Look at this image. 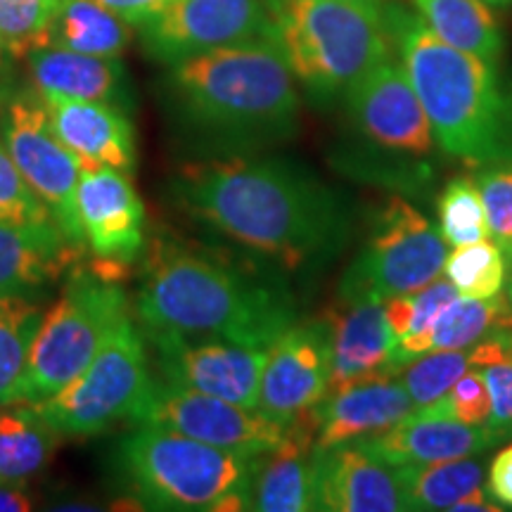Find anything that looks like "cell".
<instances>
[{"mask_svg": "<svg viewBox=\"0 0 512 512\" xmlns=\"http://www.w3.org/2000/svg\"><path fill=\"white\" fill-rule=\"evenodd\" d=\"M273 41L240 43L169 64L164 105L190 143L249 150L297 131L299 93Z\"/></svg>", "mask_w": 512, "mask_h": 512, "instance_id": "7a4b0ae2", "label": "cell"}, {"mask_svg": "<svg viewBox=\"0 0 512 512\" xmlns=\"http://www.w3.org/2000/svg\"><path fill=\"white\" fill-rule=\"evenodd\" d=\"M131 38V24L98 0H60L50 24V46L83 55L121 57Z\"/></svg>", "mask_w": 512, "mask_h": 512, "instance_id": "83f0119b", "label": "cell"}, {"mask_svg": "<svg viewBox=\"0 0 512 512\" xmlns=\"http://www.w3.org/2000/svg\"><path fill=\"white\" fill-rule=\"evenodd\" d=\"M133 309L143 332L221 337L254 349H268L294 323L283 287L171 240H157L147 254Z\"/></svg>", "mask_w": 512, "mask_h": 512, "instance_id": "3957f363", "label": "cell"}, {"mask_svg": "<svg viewBox=\"0 0 512 512\" xmlns=\"http://www.w3.org/2000/svg\"><path fill=\"white\" fill-rule=\"evenodd\" d=\"M57 434L36 403L12 401L0 406V482L27 484L46 470Z\"/></svg>", "mask_w": 512, "mask_h": 512, "instance_id": "484cf974", "label": "cell"}, {"mask_svg": "<svg viewBox=\"0 0 512 512\" xmlns=\"http://www.w3.org/2000/svg\"><path fill=\"white\" fill-rule=\"evenodd\" d=\"M128 313V294L117 278L105 275L95 264L72 268L31 344L19 401L41 403L60 392L93 361Z\"/></svg>", "mask_w": 512, "mask_h": 512, "instance_id": "52a82bcc", "label": "cell"}, {"mask_svg": "<svg viewBox=\"0 0 512 512\" xmlns=\"http://www.w3.org/2000/svg\"><path fill=\"white\" fill-rule=\"evenodd\" d=\"M503 330H512V304L503 292L486 299H453L425 332H415L394 344L387 377L401 373V368L430 351L475 347L477 342Z\"/></svg>", "mask_w": 512, "mask_h": 512, "instance_id": "d4e9b609", "label": "cell"}, {"mask_svg": "<svg viewBox=\"0 0 512 512\" xmlns=\"http://www.w3.org/2000/svg\"><path fill=\"white\" fill-rule=\"evenodd\" d=\"M12 62H15V57L8 53L3 38H0V102L15 91V83H12Z\"/></svg>", "mask_w": 512, "mask_h": 512, "instance_id": "7bdbcfd3", "label": "cell"}, {"mask_svg": "<svg viewBox=\"0 0 512 512\" xmlns=\"http://www.w3.org/2000/svg\"><path fill=\"white\" fill-rule=\"evenodd\" d=\"M458 297L460 294L451 285V280L437 278L418 292L387 299L384 316H387L389 330L394 335V344L403 337L415 335V332H425L441 316V311Z\"/></svg>", "mask_w": 512, "mask_h": 512, "instance_id": "e575fe53", "label": "cell"}, {"mask_svg": "<svg viewBox=\"0 0 512 512\" xmlns=\"http://www.w3.org/2000/svg\"><path fill=\"white\" fill-rule=\"evenodd\" d=\"M505 335H508V347H510V354H512V330H505Z\"/></svg>", "mask_w": 512, "mask_h": 512, "instance_id": "f6af8a7d", "label": "cell"}, {"mask_svg": "<svg viewBox=\"0 0 512 512\" xmlns=\"http://www.w3.org/2000/svg\"><path fill=\"white\" fill-rule=\"evenodd\" d=\"M41 98L55 136L79 162L112 166L124 174L136 169V131L128 112L62 93H41Z\"/></svg>", "mask_w": 512, "mask_h": 512, "instance_id": "ac0fdd59", "label": "cell"}, {"mask_svg": "<svg viewBox=\"0 0 512 512\" xmlns=\"http://www.w3.org/2000/svg\"><path fill=\"white\" fill-rule=\"evenodd\" d=\"M138 29L145 55L162 64L240 43H275L273 0H176Z\"/></svg>", "mask_w": 512, "mask_h": 512, "instance_id": "8fae6325", "label": "cell"}, {"mask_svg": "<svg viewBox=\"0 0 512 512\" xmlns=\"http://www.w3.org/2000/svg\"><path fill=\"white\" fill-rule=\"evenodd\" d=\"M136 425H155L181 432L204 444L228 451L266 456L283 444L290 422L219 396L192 392L155 380L152 394L140 411Z\"/></svg>", "mask_w": 512, "mask_h": 512, "instance_id": "7c38bea8", "label": "cell"}, {"mask_svg": "<svg viewBox=\"0 0 512 512\" xmlns=\"http://www.w3.org/2000/svg\"><path fill=\"white\" fill-rule=\"evenodd\" d=\"M486 491L503 510H512V444L501 448L491 460Z\"/></svg>", "mask_w": 512, "mask_h": 512, "instance_id": "60d3db41", "label": "cell"}, {"mask_svg": "<svg viewBox=\"0 0 512 512\" xmlns=\"http://www.w3.org/2000/svg\"><path fill=\"white\" fill-rule=\"evenodd\" d=\"M427 408L446 415V418L463 422V425H486V420H489L491 415V394L489 387H486V377L482 373V368L467 370L444 396H439V399L430 403Z\"/></svg>", "mask_w": 512, "mask_h": 512, "instance_id": "74e56055", "label": "cell"}, {"mask_svg": "<svg viewBox=\"0 0 512 512\" xmlns=\"http://www.w3.org/2000/svg\"><path fill=\"white\" fill-rule=\"evenodd\" d=\"M387 465H430L441 460L470 458L498 439L486 427H472L446 418L432 408H415L380 434L358 439Z\"/></svg>", "mask_w": 512, "mask_h": 512, "instance_id": "ffe728a7", "label": "cell"}, {"mask_svg": "<svg viewBox=\"0 0 512 512\" xmlns=\"http://www.w3.org/2000/svg\"><path fill=\"white\" fill-rule=\"evenodd\" d=\"M406 510H451L460 498L484 486L477 460L456 458L430 465H394Z\"/></svg>", "mask_w": 512, "mask_h": 512, "instance_id": "f1b7e54d", "label": "cell"}, {"mask_svg": "<svg viewBox=\"0 0 512 512\" xmlns=\"http://www.w3.org/2000/svg\"><path fill=\"white\" fill-rule=\"evenodd\" d=\"M0 221L8 223H43L53 221L46 204L36 197L12 162L8 145L0 136Z\"/></svg>", "mask_w": 512, "mask_h": 512, "instance_id": "8d00e7d4", "label": "cell"}, {"mask_svg": "<svg viewBox=\"0 0 512 512\" xmlns=\"http://www.w3.org/2000/svg\"><path fill=\"white\" fill-rule=\"evenodd\" d=\"M384 22L441 150L470 164L510 159L508 102L494 64L448 46L401 3H384Z\"/></svg>", "mask_w": 512, "mask_h": 512, "instance_id": "277c9868", "label": "cell"}, {"mask_svg": "<svg viewBox=\"0 0 512 512\" xmlns=\"http://www.w3.org/2000/svg\"><path fill=\"white\" fill-rule=\"evenodd\" d=\"M313 408L290 420V430L275 451L261 460L252 484V510L306 512L313 510Z\"/></svg>", "mask_w": 512, "mask_h": 512, "instance_id": "cb8c5ba5", "label": "cell"}, {"mask_svg": "<svg viewBox=\"0 0 512 512\" xmlns=\"http://www.w3.org/2000/svg\"><path fill=\"white\" fill-rule=\"evenodd\" d=\"M166 188L192 221L290 271L323 264L347 245L342 197L290 159L209 157L183 164Z\"/></svg>", "mask_w": 512, "mask_h": 512, "instance_id": "6da1fadb", "label": "cell"}, {"mask_svg": "<svg viewBox=\"0 0 512 512\" xmlns=\"http://www.w3.org/2000/svg\"><path fill=\"white\" fill-rule=\"evenodd\" d=\"M152 387L145 335L128 313L93 361L36 406L60 437H95L119 422H136Z\"/></svg>", "mask_w": 512, "mask_h": 512, "instance_id": "ba28073f", "label": "cell"}, {"mask_svg": "<svg viewBox=\"0 0 512 512\" xmlns=\"http://www.w3.org/2000/svg\"><path fill=\"white\" fill-rule=\"evenodd\" d=\"M332 328V368L328 394L370 377H387L394 335L384 304H339L328 313Z\"/></svg>", "mask_w": 512, "mask_h": 512, "instance_id": "603a6c76", "label": "cell"}, {"mask_svg": "<svg viewBox=\"0 0 512 512\" xmlns=\"http://www.w3.org/2000/svg\"><path fill=\"white\" fill-rule=\"evenodd\" d=\"M472 368H482L479 342L475 347L430 351L415 358L413 363L401 368V384L411 396L413 406L422 408L444 396Z\"/></svg>", "mask_w": 512, "mask_h": 512, "instance_id": "4dcf8cb0", "label": "cell"}, {"mask_svg": "<svg viewBox=\"0 0 512 512\" xmlns=\"http://www.w3.org/2000/svg\"><path fill=\"white\" fill-rule=\"evenodd\" d=\"M27 69L34 88L41 93L105 102L128 114L136 110L131 76L119 57L83 55L48 46L27 55Z\"/></svg>", "mask_w": 512, "mask_h": 512, "instance_id": "7402d4cb", "label": "cell"}, {"mask_svg": "<svg viewBox=\"0 0 512 512\" xmlns=\"http://www.w3.org/2000/svg\"><path fill=\"white\" fill-rule=\"evenodd\" d=\"M81 164L76 207L83 240L102 264L128 268L145 249V207L124 171Z\"/></svg>", "mask_w": 512, "mask_h": 512, "instance_id": "2e32d148", "label": "cell"}, {"mask_svg": "<svg viewBox=\"0 0 512 512\" xmlns=\"http://www.w3.org/2000/svg\"><path fill=\"white\" fill-rule=\"evenodd\" d=\"M57 3L60 0H0V38L15 60H27L29 53L50 46Z\"/></svg>", "mask_w": 512, "mask_h": 512, "instance_id": "836d02e7", "label": "cell"}, {"mask_svg": "<svg viewBox=\"0 0 512 512\" xmlns=\"http://www.w3.org/2000/svg\"><path fill=\"white\" fill-rule=\"evenodd\" d=\"M505 271H508V261L501 247L489 238L458 245L446 254L444 273L460 297L486 299L501 294Z\"/></svg>", "mask_w": 512, "mask_h": 512, "instance_id": "1f68e13d", "label": "cell"}, {"mask_svg": "<svg viewBox=\"0 0 512 512\" xmlns=\"http://www.w3.org/2000/svg\"><path fill=\"white\" fill-rule=\"evenodd\" d=\"M439 233L446 245H470L491 238L486 209L475 176H458L439 197Z\"/></svg>", "mask_w": 512, "mask_h": 512, "instance_id": "d6a6232c", "label": "cell"}, {"mask_svg": "<svg viewBox=\"0 0 512 512\" xmlns=\"http://www.w3.org/2000/svg\"><path fill=\"white\" fill-rule=\"evenodd\" d=\"M43 306L27 297L0 299V406L19 401L31 344L41 328Z\"/></svg>", "mask_w": 512, "mask_h": 512, "instance_id": "f546056e", "label": "cell"}, {"mask_svg": "<svg viewBox=\"0 0 512 512\" xmlns=\"http://www.w3.org/2000/svg\"><path fill=\"white\" fill-rule=\"evenodd\" d=\"M0 136L19 174L76 245H86L76 207L81 164L60 143L38 91H12L0 102Z\"/></svg>", "mask_w": 512, "mask_h": 512, "instance_id": "30bf717a", "label": "cell"}, {"mask_svg": "<svg viewBox=\"0 0 512 512\" xmlns=\"http://www.w3.org/2000/svg\"><path fill=\"white\" fill-rule=\"evenodd\" d=\"M415 406L401 380L370 377L325 396L313 406L316 448H332L380 434L413 413Z\"/></svg>", "mask_w": 512, "mask_h": 512, "instance_id": "44dd1931", "label": "cell"}, {"mask_svg": "<svg viewBox=\"0 0 512 512\" xmlns=\"http://www.w3.org/2000/svg\"><path fill=\"white\" fill-rule=\"evenodd\" d=\"M81 254L55 221H0V299H34L72 271Z\"/></svg>", "mask_w": 512, "mask_h": 512, "instance_id": "d6986e66", "label": "cell"}, {"mask_svg": "<svg viewBox=\"0 0 512 512\" xmlns=\"http://www.w3.org/2000/svg\"><path fill=\"white\" fill-rule=\"evenodd\" d=\"M448 245L411 202L389 197L377 209L366 245L337 287L339 304L375 302L411 294L444 271Z\"/></svg>", "mask_w": 512, "mask_h": 512, "instance_id": "9c48e42d", "label": "cell"}, {"mask_svg": "<svg viewBox=\"0 0 512 512\" xmlns=\"http://www.w3.org/2000/svg\"><path fill=\"white\" fill-rule=\"evenodd\" d=\"M107 10L124 19L131 27H143L145 22L162 15L176 0H98Z\"/></svg>", "mask_w": 512, "mask_h": 512, "instance_id": "ab89813d", "label": "cell"}, {"mask_svg": "<svg viewBox=\"0 0 512 512\" xmlns=\"http://www.w3.org/2000/svg\"><path fill=\"white\" fill-rule=\"evenodd\" d=\"M422 22L448 46L496 64L503 55V29L484 0H413Z\"/></svg>", "mask_w": 512, "mask_h": 512, "instance_id": "4316f807", "label": "cell"}, {"mask_svg": "<svg viewBox=\"0 0 512 512\" xmlns=\"http://www.w3.org/2000/svg\"><path fill=\"white\" fill-rule=\"evenodd\" d=\"M313 510L396 512L406 510L394 467L361 441L313 448Z\"/></svg>", "mask_w": 512, "mask_h": 512, "instance_id": "e0dca14e", "label": "cell"}, {"mask_svg": "<svg viewBox=\"0 0 512 512\" xmlns=\"http://www.w3.org/2000/svg\"><path fill=\"white\" fill-rule=\"evenodd\" d=\"M486 5H494V8H508L512 0H484Z\"/></svg>", "mask_w": 512, "mask_h": 512, "instance_id": "ee69618b", "label": "cell"}, {"mask_svg": "<svg viewBox=\"0 0 512 512\" xmlns=\"http://www.w3.org/2000/svg\"><path fill=\"white\" fill-rule=\"evenodd\" d=\"M508 294H510V297H508V299H510V304H512V285H510V292H508Z\"/></svg>", "mask_w": 512, "mask_h": 512, "instance_id": "bcb514c9", "label": "cell"}, {"mask_svg": "<svg viewBox=\"0 0 512 512\" xmlns=\"http://www.w3.org/2000/svg\"><path fill=\"white\" fill-rule=\"evenodd\" d=\"M332 368V328L328 316L292 323L268 347L261 373L259 408L290 422L328 396Z\"/></svg>", "mask_w": 512, "mask_h": 512, "instance_id": "5bb4252c", "label": "cell"}, {"mask_svg": "<svg viewBox=\"0 0 512 512\" xmlns=\"http://www.w3.org/2000/svg\"><path fill=\"white\" fill-rule=\"evenodd\" d=\"M349 112L370 143L403 155H430L434 131L403 64L392 55L377 62L347 93Z\"/></svg>", "mask_w": 512, "mask_h": 512, "instance_id": "9a60e30c", "label": "cell"}, {"mask_svg": "<svg viewBox=\"0 0 512 512\" xmlns=\"http://www.w3.org/2000/svg\"><path fill=\"white\" fill-rule=\"evenodd\" d=\"M264 456L228 451L181 432L138 425L114 451L124 489L150 510H252Z\"/></svg>", "mask_w": 512, "mask_h": 512, "instance_id": "5b68a950", "label": "cell"}, {"mask_svg": "<svg viewBox=\"0 0 512 512\" xmlns=\"http://www.w3.org/2000/svg\"><path fill=\"white\" fill-rule=\"evenodd\" d=\"M273 19L275 46L318 105L347 98L392 55L382 0H273Z\"/></svg>", "mask_w": 512, "mask_h": 512, "instance_id": "8992f818", "label": "cell"}, {"mask_svg": "<svg viewBox=\"0 0 512 512\" xmlns=\"http://www.w3.org/2000/svg\"><path fill=\"white\" fill-rule=\"evenodd\" d=\"M155 349L162 380L174 387L219 396V399L259 408L261 373L268 349H254L221 337L143 332Z\"/></svg>", "mask_w": 512, "mask_h": 512, "instance_id": "4fadbf2b", "label": "cell"}, {"mask_svg": "<svg viewBox=\"0 0 512 512\" xmlns=\"http://www.w3.org/2000/svg\"><path fill=\"white\" fill-rule=\"evenodd\" d=\"M475 181L486 209L491 238L501 247L505 261L512 268V159L484 164Z\"/></svg>", "mask_w": 512, "mask_h": 512, "instance_id": "d590c367", "label": "cell"}, {"mask_svg": "<svg viewBox=\"0 0 512 512\" xmlns=\"http://www.w3.org/2000/svg\"><path fill=\"white\" fill-rule=\"evenodd\" d=\"M24 486L27 484L0 482V512H27L34 508V501Z\"/></svg>", "mask_w": 512, "mask_h": 512, "instance_id": "b9f144b4", "label": "cell"}, {"mask_svg": "<svg viewBox=\"0 0 512 512\" xmlns=\"http://www.w3.org/2000/svg\"><path fill=\"white\" fill-rule=\"evenodd\" d=\"M482 373L491 394V415L484 427L501 444L512 437V354L484 366Z\"/></svg>", "mask_w": 512, "mask_h": 512, "instance_id": "f35d334b", "label": "cell"}]
</instances>
